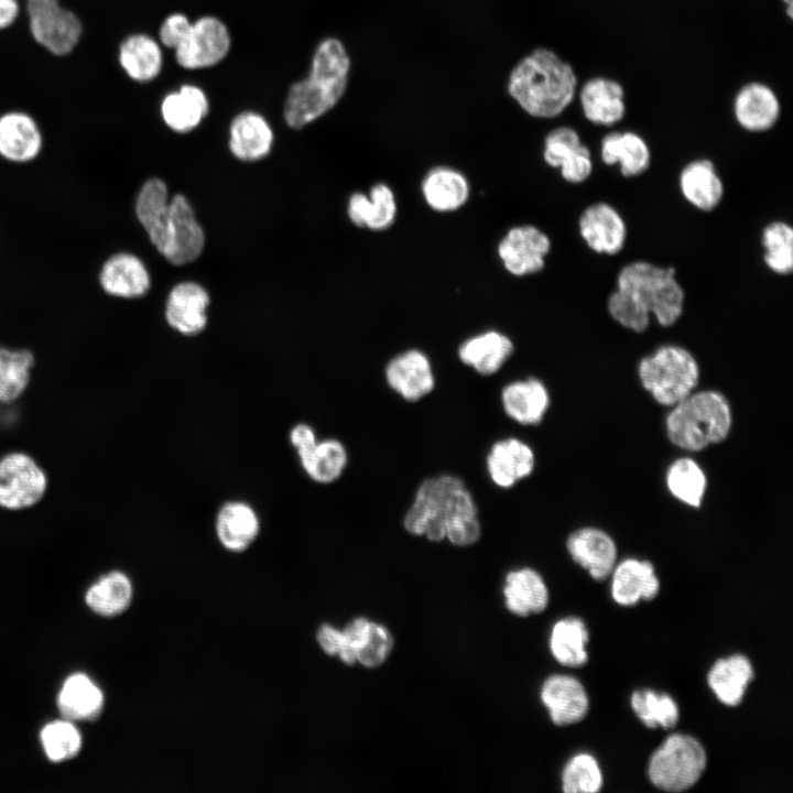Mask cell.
Here are the masks:
<instances>
[{
    "mask_svg": "<svg viewBox=\"0 0 793 793\" xmlns=\"http://www.w3.org/2000/svg\"><path fill=\"white\" fill-rule=\"evenodd\" d=\"M514 350L511 338L502 332L489 329L466 338L458 347L459 360L478 374L497 373Z\"/></svg>",
    "mask_w": 793,
    "mask_h": 793,
    "instance_id": "28",
    "label": "cell"
},
{
    "mask_svg": "<svg viewBox=\"0 0 793 793\" xmlns=\"http://www.w3.org/2000/svg\"><path fill=\"white\" fill-rule=\"evenodd\" d=\"M41 741L47 758L59 762L75 757L82 747V738L70 720L47 724L41 731Z\"/></svg>",
    "mask_w": 793,
    "mask_h": 793,
    "instance_id": "46",
    "label": "cell"
},
{
    "mask_svg": "<svg viewBox=\"0 0 793 793\" xmlns=\"http://www.w3.org/2000/svg\"><path fill=\"white\" fill-rule=\"evenodd\" d=\"M638 377L659 404L671 408L696 389L699 366L686 348L665 344L640 360Z\"/></svg>",
    "mask_w": 793,
    "mask_h": 793,
    "instance_id": "7",
    "label": "cell"
},
{
    "mask_svg": "<svg viewBox=\"0 0 793 793\" xmlns=\"http://www.w3.org/2000/svg\"><path fill=\"white\" fill-rule=\"evenodd\" d=\"M678 188L691 206L705 213L715 210L725 195L724 181L715 163L705 157L692 160L682 167Z\"/></svg>",
    "mask_w": 793,
    "mask_h": 793,
    "instance_id": "25",
    "label": "cell"
},
{
    "mask_svg": "<svg viewBox=\"0 0 793 793\" xmlns=\"http://www.w3.org/2000/svg\"><path fill=\"white\" fill-rule=\"evenodd\" d=\"M192 28V23L181 13H173L165 18L159 30L161 43L170 48L178 47L186 39Z\"/></svg>",
    "mask_w": 793,
    "mask_h": 793,
    "instance_id": "50",
    "label": "cell"
},
{
    "mask_svg": "<svg viewBox=\"0 0 793 793\" xmlns=\"http://www.w3.org/2000/svg\"><path fill=\"white\" fill-rule=\"evenodd\" d=\"M102 704L99 687L82 673L65 681L57 698L58 709L67 720L93 719L99 715Z\"/></svg>",
    "mask_w": 793,
    "mask_h": 793,
    "instance_id": "39",
    "label": "cell"
},
{
    "mask_svg": "<svg viewBox=\"0 0 793 793\" xmlns=\"http://www.w3.org/2000/svg\"><path fill=\"white\" fill-rule=\"evenodd\" d=\"M132 599L129 577L119 571L101 576L86 594L87 605L97 613L111 617L123 612Z\"/></svg>",
    "mask_w": 793,
    "mask_h": 793,
    "instance_id": "42",
    "label": "cell"
},
{
    "mask_svg": "<svg viewBox=\"0 0 793 793\" xmlns=\"http://www.w3.org/2000/svg\"><path fill=\"white\" fill-rule=\"evenodd\" d=\"M135 216L157 251L173 264L196 260L204 248V231L189 202L181 194L169 199L165 183L156 177L141 186Z\"/></svg>",
    "mask_w": 793,
    "mask_h": 793,
    "instance_id": "2",
    "label": "cell"
},
{
    "mask_svg": "<svg viewBox=\"0 0 793 793\" xmlns=\"http://www.w3.org/2000/svg\"><path fill=\"white\" fill-rule=\"evenodd\" d=\"M706 762V751L696 738L672 734L652 753L648 776L660 790L682 792L696 784L705 771Z\"/></svg>",
    "mask_w": 793,
    "mask_h": 793,
    "instance_id": "8",
    "label": "cell"
},
{
    "mask_svg": "<svg viewBox=\"0 0 793 793\" xmlns=\"http://www.w3.org/2000/svg\"><path fill=\"white\" fill-rule=\"evenodd\" d=\"M44 134L36 119L22 110L0 115V159L13 165H28L41 157Z\"/></svg>",
    "mask_w": 793,
    "mask_h": 793,
    "instance_id": "15",
    "label": "cell"
},
{
    "mask_svg": "<svg viewBox=\"0 0 793 793\" xmlns=\"http://www.w3.org/2000/svg\"><path fill=\"white\" fill-rule=\"evenodd\" d=\"M230 48L226 25L215 17H203L192 23L191 31L175 48L177 63L186 69L206 68L225 58Z\"/></svg>",
    "mask_w": 793,
    "mask_h": 793,
    "instance_id": "13",
    "label": "cell"
},
{
    "mask_svg": "<svg viewBox=\"0 0 793 793\" xmlns=\"http://www.w3.org/2000/svg\"><path fill=\"white\" fill-rule=\"evenodd\" d=\"M540 697L552 723L565 727L583 720L589 709L584 685L574 676L554 674L542 684Z\"/></svg>",
    "mask_w": 793,
    "mask_h": 793,
    "instance_id": "21",
    "label": "cell"
},
{
    "mask_svg": "<svg viewBox=\"0 0 793 793\" xmlns=\"http://www.w3.org/2000/svg\"><path fill=\"white\" fill-rule=\"evenodd\" d=\"M208 304L209 296L203 286L195 282H182L169 294L165 307L166 322L183 335H197L206 327Z\"/></svg>",
    "mask_w": 793,
    "mask_h": 793,
    "instance_id": "26",
    "label": "cell"
},
{
    "mask_svg": "<svg viewBox=\"0 0 793 793\" xmlns=\"http://www.w3.org/2000/svg\"><path fill=\"white\" fill-rule=\"evenodd\" d=\"M507 609L518 617H529L546 609L548 589L541 574L531 567L508 572L503 585Z\"/></svg>",
    "mask_w": 793,
    "mask_h": 793,
    "instance_id": "33",
    "label": "cell"
},
{
    "mask_svg": "<svg viewBox=\"0 0 793 793\" xmlns=\"http://www.w3.org/2000/svg\"><path fill=\"white\" fill-rule=\"evenodd\" d=\"M316 639L321 649L329 655H337L344 644L343 630L332 624H323L319 627Z\"/></svg>",
    "mask_w": 793,
    "mask_h": 793,
    "instance_id": "52",
    "label": "cell"
},
{
    "mask_svg": "<svg viewBox=\"0 0 793 793\" xmlns=\"http://www.w3.org/2000/svg\"><path fill=\"white\" fill-rule=\"evenodd\" d=\"M344 644L337 654L347 665L356 663L368 669L382 665L393 649L389 629L365 617L351 620L344 629Z\"/></svg>",
    "mask_w": 793,
    "mask_h": 793,
    "instance_id": "12",
    "label": "cell"
},
{
    "mask_svg": "<svg viewBox=\"0 0 793 793\" xmlns=\"http://www.w3.org/2000/svg\"><path fill=\"white\" fill-rule=\"evenodd\" d=\"M669 492L682 503L698 508L707 488V477L700 465L689 457L675 459L665 474Z\"/></svg>",
    "mask_w": 793,
    "mask_h": 793,
    "instance_id": "41",
    "label": "cell"
},
{
    "mask_svg": "<svg viewBox=\"0 0 793 793\" xmlns=\"http://www.w3.org/2000/svg\"><path fill=\"white\" fill-rule=\"evenodd\" d=\"M753 675L750 660L737 653L717 660L707 674V683L720 703L732 707L742 702Z\"/></svg>",
    "mask_w": 793,
    "mask_h": 793,
    "instance_id": "35",
    "label": "cell"
},
{
    "mask_svg": "<svg viewBox=\"0 0 793 793\" xmlns=\"http://www.w3.org/2000/svg\"><path fill=\"white\" fill-rule=\"evenodd\" d=\"M21 12L19 0H0V30L11 26Z\"/></svg>",
    "mask_w": 793,
    "mask_h": 793,
    "instance_id": "53",
    "label": "cell"
},
{
    "mask_svg": "<svg viewBox=\"0 0 793 793\" xmlns=\"http://www.w3.org/2000/svg\"><path fill=\"white\" fill-rule=\"evenodd\" d=\"M594 162L590 150L584 143L560 167L562 178L569 184H582L593 174Z\"/></svg>",
    "mask_w": 793,
    "mask_h": 793,
    "instance_id": "49",
    "label": "cell"
},
{
    "mask_svg": "<svg viewBox=\"0 0 793 793\" xmlns=\"http://www.w3.org/2000/svg\"><path fill=\"white\" fill-rule=\"evenodd\" d=\"M208 108L207 97L199 87L183 85L178 91L164 97L161 115L166 126L183 133L195 129L207 115Z\"/></svg>",
    "mask_w": 793,
    "mask_h": 793,
    "instance_id": "37",
    "label": "cell"
},
{
    "mask_svg": "<svg viewBox=\"0 0 793 793\" xmlns=\"http://www.w3.org/2000/svg\"><path fill=\"white\" fill-rule=\"evenodd\" d=\"M97 281L106 295L122 300L140 298L151 286L144 262L134 253L126 251L112 253L101 263Z\"/></svg>",
    "mask_w": 793,
    "mask_h": 793,
    "instance_id": "17",
    "label": "cell"
},
{
    "mask_svg": "<svg viewBox=\"0 0 793 793\" xmlns=\"http://www.w3.org/2000/svg\"><path fill=\"white\" fill-rule=\"evenodd\" d=\"M47 489L48 475L33 455L12 449L0 456V509H31L44 499Z\"/></svg>",
    "mask_w": 793,
    "mask_h": 793,
    "instance_id": "9",
    "label": "cell"
},
{
    "mask_svg": "<svg viewBox=\"0 0 793 793\" xmlns=\"http://www.w3.org/2000/svg\"><path fill=\"white\" fill-rule=\"evenodd\" d=\"M117 59L124 75L140 85L154 80L163 64L160 44L143 32L130 33L121 40Z\"/></svg>",
    "mask_w": 793,
    "mask_h": 793,
    "instance_id": "32",
    "label": "cell"
},
{
    "mask_svg": "<svg viewBox=\"0 0 793 793\" xmlns=\"http://www.w3.org/2000/svg\"><path fill=\"white\" fill-rule=\"evenodd\" d=\"M347 214L350 221L372 231L389 229L398 215V202L390 185L378 182L369 193L357 192L348 200Z\"/></svg>",
    "mask_w": 793,
    "mask_h": 793,
    "instance_id": "29",
    "label": "cell"
},
{
    "mask_svg": "<svg viewBox=\"0 0 793 793\" xmlns=\"http://www.w3.org/2000/svg\"><path fill=\"white\" fill-rule=\"evenodd\" d=\"M611 596L621 606H633L640 600H652L660 591L654 566L649 561L626 558L613 567Z\"/></svg>",
    "mask_w": 793,
    "mask_h": 793,
    "instance_id": "30",
    "label": "cell"
},
{
    "mask_svg": "<svg viewBox=\"0 0 793 793\" xmlns=\"http://www.w3.org/2000/svg\"><path fill=\"white\" fill-rule=\"evenodd\" d=\"M535 468L532 447L518 437L496 441L486 456L487 474L493 485L510 489L531 476Z\"/></svg>",
    "mask_w": 793,
    "mask_h": 793,
    "instance_id": "19",
    "label": "cell"
},
{
    "mask_svg": "<svg viewBox=\"0 0 793 793\" xmlns=\"http://www.w3.org/2000/svg\"><path fill=\"white\" fill-rule=\"evenodd\" d=\"M762 259L769 271L789 275L793 271V228L784 220H772L761 231Z\"/></svg>",
    "mask_w": 793,
    "mask_h": 793,
    "instance_id": "43",
    "label": "cell"
},
{
    "mask_svg": "<svg viewBox=\"0 0 793 793\" xmlns=\"http://www.w3.org/2000/svg\"><path fill=\"white\" fill-rule=\"evenodd\" d=\"M630 704L637 717L649 728L670 729L680 718L678 706L667 694L639 689L632 693Z\"/></svg>",
    "mask_w": 793,
    "mask_h": 793,
    "instance_id": "44",
    "label": "cell"
},
{
    "mask_svg": "<svg viewBox=\"0 0 793 793\" xmlns=\"http://www.w3.org/2000/svg\"><path fill=\"white\" fill-rule=\"evenodd\" d=\"M405 531L431 542L447 540L455 546H470L481 536L476 500L457 476L443 474L426 478L415 491L403 518Z\"/></svg>",
    "mask_w": 793,
    "mask_h": 793,
    "instance_id": "1",
    "label": "cell"
},
{
    "mask_svg": "<svg viewBox=\"0 0 793 793\" xmlns=\"http://www.w3.org/2000/svg\"><path fill=\"white\" fill-rule=\"evenodd\" d=\"M602 786V773L597 760L589 753L572 757L562 772L565 793H596Z\"/></svg>",
    "mask_w": 793,
    "mask_h": 793,
    "instance_id": "45",
    "label": "cell"
},
{
    "mask_svg": "<svg viewBox=\"0 0 793 793\" xmlns=\"http://www.w3.org/2000/svg\"><path fill=\"white\" fill-rule=\"evenodd\" d=\"M600 160L607 166H618L623 177H637L651 164V150L645 139L630 130L605 134L599 145Z\"/></svg>",
    "mask_w": 793,
    "mask_h": 793,
    "instance_id": "27",
    "label": "cell"
},
{
    "mask_svg": "<svg viewBox=\"0 0 793 793\" xmlns=\"http://www.w3.org/2000/svg\"><path fill=\"white\" fill-rule=\"evenodd\" d=\"M582 240L593 252L616 256L622 251L628 239V227L620 211L609 203L588 205L577 221Z\"/></svg>",
    "mask_w": 793,
    "mask_h": 793,
    "instance_id": "14",
    "label": "cell"
},
{
    "mask_svg": "<svg viewBox=\"0 0 793 793\" xmlns=\"http://www.w3.org/2000/svg\"><path fill=\"white\" fill-rule=\"evenodd\" d=\"M229 148L242 161H257L271 151L273 132L267 120L259 113L245 111L230 124Z\"/></svg>",
    "mask_w": 793,
    "mask_h": 793,
    "instance_id": "34",
    "label": "cell"
},
{
    "mask_svg": "<svg viewBox=\"0 0 793 793\" xmlns=\"http://www.w3.org/2000/svg\"><path fill=\"white\" fill-rule=\"evenodd\" d=\"M349 69L350 58L344 44L335 37L322 41L308 76L289 90L284 104L287 126L303 128L334 108L346 90Z\"/></svg>",
    "mask_w": 793,
    "mask_h": 793,
    "instance_id": "4",
    "label": "cell"
},
{
    "mask_svg": "<svg viewBox=\"0 0 793 793\" xmlns=\"http://www.w3.org/2000/svg\"><path fill=\"white\" fill-rule=\"evenodd\" d=\"M579 102L584 117L600 127L619 123L627 111L623 86L602 76L593 77L583 84Z\"/></svg>",
    "mask_w": 793,
    "mask_h": 793,
    "instance_id": "23",
    "label": "cell"
},
{
    "mask_svg": "<svg viewBox=\"0 0 793 793\" xmlns=\"http://www.w3.org/2000/svg\"><path fill=\"white\" fill-rule=\"evenodd\" d=\"M607 312L616 323L634 333L647 330L652 321L617 290L607 298Z\"/></svg>",
    "mask_w": 793,
    "mask_h": 793,
    "instance_id": "48",
    "label": "cell"
},
{
    "mask_svg": "<svg viewBox=\"0 0 793 793\" xmlns=\"http://www.w3.org/2000/svg\"><path fill=\"white\" fill-rule=\"evenodd\" d=\"M35 363L32 348L0 343V403H13L26 392Z\"/></svg>",
    "mask_w": 793,
    "mask_h": 793,
    "instance_id": "36",
    "label": "cell"
},
{
    "mask_svg": "<svg viewBox=\"0 0 793 793\" xmlns=\"http://www.w3.org/2000/svg\"><path fill=\"white\" fill-rule=\"evenodd\" d=\"M566 548L572 560L596 580H605L616 566V542L601 529L586 526L572 532Z\"/></svg>",
    "mask_w": 793,
    "mask_h": 793,
    "instance_id": "20",
    "label": "cell"
},
{
    "mask_svg": "<svg viewBox=\"0 0 793 793\" xmlns=\"http://www.w3.org/2000/svg\"><path fill=\"white\" fill-rule=\"evenodd\" d=\"M615 290L663 327L676 324L685 308V291L673 267L631 261L619 270Z\"/></svg>",
    "mask_w": 793,
    "mask_h": 793,
    "instance_id": "6",
    "label": "cell"
},
{
    "mask_svg": "<svg viewBox=\"0 0 793 793\" xmlns=\"http://www.w3.org/2000/svg\"><path fill=\"white\" fill-rule=\"evenodd\" d=\"M589 633L585 622L577 617L556 621L550 634V650L554 659L567 667H580L588 661L586 644Z\"/></svg>",
    "mask_w": 793,
    "mask_h": 793,
    "instance_id": "40",
    "label": "cell"
},
{
    "mask_svg": "<svg viewBox=\"0 0 793 793\" xmlns=\"http://www.w3.org/2000/svg\"><path fill=\"white\" fill-rule=\"evenodd\" d=\"M388 387L408 402H417L435 388V374L430 357L416 348L406 349L385 365Z\"/></svg>",
    "mask_w": 793,
    "mask_h": 793,
    "instance_id": "16",
    "label": "cell"
},
{
    "mask_svg": "<svg viewBox=\"0 0 793 793\" xmlns=\"http://www.w3.org/2000/svg\"><path fill=\"white\" fill-rule=\"evenodd\" d=\"M552 249L548 235L534 225L511 227L497 246L498 258L504 270L518 278L542 271Z\"/></svg>",
    "mask_w": 793,
    "mask_h": 793,
    "instance_id": "11",
    "label": "cell"
},
{
    "mask_svg": "<svg viewBox=\"0 0 793 793\" xmlns=\"http://www.w3.org/2000/svg\"><path fill=\"white\" fill-rule=\"evenodd\" d=\"M28 17L34 41L56 56L69 54L77 45L83 24L59 0H19Z\"/></svg>",
    "mask_w": 793,
    "mask_h": 793,
    "instance_id": "10",
    "label": "cell"
},
{
    "mask_svg": "<svg viewBox=\"0 0 793 793\" xmlns=\"http://www.w3.org/2000/svg\"><path fill=\"white\" fill-rule=\"evenodd\" d=\"M731 426L730 403L716 390H694L672 405L665 417L670 442L688 452H699L725 441Z\"/></svg>",
    "mask_w": 793,
    "mask_h": 793,
    "instance_id": "5",
    "label": "cell"
},
{
    "mask_svg": "<svg viewBox=\"0 0 793 793\" xmlns=\"http://www.w3.org/2000/svg\"><path fill=\"white\" fill-rule=\"evenodd\" d=\"M577 76L571 64L554 51L539 47L524 56L511 70L508 93L531 117L552 119L572 104Z\"/></svg>",
    "mask_w": 793,
    "mask_h": 793,
    "instance_id": "3",
    "label": "cell"
},
{
    "mask_svg": "<svg viewBox=\"0 0 793 793\" xmlns=\"http://www.w3.org/2000/svg\"><path fill=\"white\" fill-rule=\"evenodd\" d=\"M298 460L312 481L330 485L343 476L348 465V452L337 438H318L313 448L298 457Z\"/></svg>",
    "mask_w": 793,
    "mask_h": 793,
    "instance_id": "38",
    "label": "cell"
},
{
    "mask_svg": "<svg viewBox=\"0 0 793 793\" xmlns=\"http://www.w3.org/2000/svg\"><path fill=\"white\" fill-rule=\"evenodd\" d=\"M785 6L786 15L792 19L793 17V0H781Z\"/></svg>",
    "mask_w": 793,
    "mask_h": 793,
    "instance_id": "54",
    "label": "cell"
},
{
    "mask_svg": "<svg viewBox=\"0 0 793 793\" xmlns=\"http://www.w3.org/2000/svg\"><path fill=\"white\" fill-rule=\"evenodd\" d=\"M732 112L737 124L745 131L767 132L780 119L781 102L769 85L750 82L741 86L735 95Z\"/></svg>",
    "mask_w": 793,
    "mask_h": 793,
    "instance_id": "18",
    "label": "cell"
},
{
    "mask_svg": "<svg viewBox=\"0 0 793 793\" xmlns=\"http://www.w3.org/2000/svg\"><path fill=\"white\" fill-rule=\"evenodd\" d=\"M260 517L247 501L229 500L220 506L215 518L217 540L232 553L248 550L259 536Z\"/></svg>",
    "mask_w": 793,
    "mask_h": 793,
    "instance_id": "24",
    "label": "cell"
},
{
    "mask_svg": "<svg viewBox=\"0 0 793 793\" xmlns=\"http://www.w3.org/2000/svg\"><path fill=\"white\" fill-rule=\"evenodd\" d=\"M500 400L504 414L524 426L540 424L551 402L545 383L535 377L508 382L501 390Z\"/></svg>",
    "mask_w": 793,
    "mask_h": 793,
    "instance_id": "22",
    "label": "cell"
},
{
    "mask_svg": "<svg viewBox=\"0 0 793 793\" xmlns=\"http://www.w3.org/2000/svg\"><path fill=\"white\" fill-rule=\"evenodd\" d=\"M289 441L298 458L313 448L318 437L309 424L297 423L290 430Z\"/></svg>",
    "mask_w": 793,
    "mask_h": 793,
    "instance_id": "51",
    "label": "cell"
},
{
    "mask_svg": "<svg viewBox=\"0 0 793 793\" xmlns=\"http://www.w3.org/2000/svg\"><path fill=\"white\" fill-rule=\"evenodd\" d=\"M421 192L425 204L437 213H453L469 199L470 183L467 176L452 166L432 167L423 177Z\"/></svg>",
    "mask_w": 793,
    "mask_h": 793,
    "instance_id": "31",
    "label": "cell"
},
{
    "mask_svg": "<svg viewBox=\"0 0 793 793\" xmlns=\"http://www.w3.org/2000/svg\"><path fill=\"white\" fill-rule=\"evenodd\" d=\"M583 144L578 132L567 126L551 130L544 139L543 160L552 169L558 167Z\"/></svg>",
    "mask_w": 793,
    "mask_h": 793,
    "instance_id": "47",
    "label": "cell"
}]
</instances>
